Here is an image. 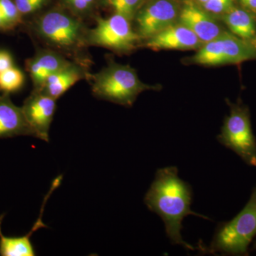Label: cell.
Segmentation results:
<instances>
[{
    "label": "cell",
    "instance_id": "1",
    "mask_svg": "<svg viewBox=\"0 0 256 256\" xmlns=\"http://www.w3.org/2000/svg\"><path fill=\"white\" fill-rule=\"evenodd\" d=\"M192 200L191 186L178 178L176 166L158 170L144 198L148 208L164 222L165 232L172 244L194 250L196 248L184 240L182 236L184 218L188 215L210 218L191 210Z\"/></svg>",
    "mask_w": 256,
    "mask_h": 256
},
{
    "label": "cell",
    "instance_id": "2",
    "mask_svg": "<svg viewBox=\"0 0 256 256\" xmlns=\"http://www.w3.org/2000/svg\"><path fill=\"white\" fill-rule=\"evenodd\" d=\"M34 30L47 44L70 54L88 46V30L84 24L62 10H50L41 15L34 23Z\"/></svg>",
    "mask_w": 256,
    "mask_h": 256
},
{
    "label": "cell",
    "instance_id": "3",
    "mask_svg": "<svg viewBox=\"0 0 256 256\" xmlns=\"http://www.w3.org/2000/svg\"><path fill=\"white\" fill-rule=\"evenodd\" d=\"M90 78L96 97L124 106H132L141 92L153 88L141 82L132 67L114 62Z\"/></svg>",
    "mask_w": 256,
    "mask_h": 256
},
{
    "label": "cell",
    "instance_id": "4",
    "mask_svg": "<svg viewBox=\"0 0 256 256\" xmlns=\"http://www.w3.org/2000/svg\"><path fill=\"white\" fill-rule=\"evenodd\" d=\"M256 236V185L250 200L233 220L218 224L208 250L212 254L248 256Z\"/></svg>",
    "mask_w": 256,
    "mask_h": 256
},
{
    "label": "cell",
    "instance_id": "5",
    "mask_svg": "<svg viewBox=\"0 0 256 256\" xmlns=\"http://www.w3.org/2000/svg\"><path fill=\"white\" fill-rule=\"evenodd\" d=\"M217 139L222 146L238 154L246 164L256 166V139L247 108L230 106V114L225 119Z\"/></svg>",
    "mask_w": 256,
    "mask_h": 256
},
{
    "label": "cell",
    "instance_id": "6",
    "mask_svg": "<svg viewBox=\"0 0 256 256\" xmlns=\"http://www.w3.org/2000/svg\"><path fill=\"white\" fill-rule=\"evenodd\" d=\"M97 24L88 30V46L104 47L119 53L134 50L140 37L133 30L130 21L122 15L98 18Z\"/></svg>",
    "mask_w": 256,
    "mask_h": 256
},
{
    "label": "cell",
    "instance_id": "7",
    "mask_svg": "<svg viewBox=\"0 0 256 256\" xmlns=\"http://www.w3.org/2000/svg\"><path fill=\"white\" fill-rule=\"evenodd\" d=\"M180 8L174 0H152L136 15L138 34L149 40L176 23Z\"/></svg>",
    "mask_w": 256,
    "mask_h": 256
},
{
    "label": "cell",
    "instance_id": "8",
    "mask_svg": "<svg viewBox=\"0 0 256 256\" xmlns=\"http://www.w3.org/2000/svg\"><path fill=\"white\" fill-rule=\"evenodd\" d=\"M56 100L43 92L34 90L24 102L22 109L33 137L45 142L50 140V124L56 109Z\"/></svg>",
    "mask_w": 256,
    "mask_h": 256
},
{
    "label": "cell",
    "instance_id": "9",
    "mask_svg": "<svg viewBox=\"0 0 256 256\" xmlns=\"http://www.w3.org/2000/svg\"><path fill=\"white\" fill-rule=\"evenodd\" d=\"M204 44L190 28L175 23L148 40L146 46L154 50H190L201 48Z\"/></svg>",
    "mask_w": 256,
    "mask_h": 256
},
{
    "label": "cell",
    "instance_id": "10",
    "mask_svg": "<svg viewBox=\"0 0 256 256\" xmlns=\"http://www.w3.org/2000/svg\"><path fill=\"white\" fill-rule=\"evenodd\" d=\"M178 18L180 23L190 28L203 44L218 38L224 32L210 14L190 1L184 3Z\"/></svg>",
    "mask_w": 256,
    "mask_h": 256
},
{
    "label": "cell",
    "instance_id": "11",
    "mask_svg": "<svg viewBox=\"0 0 256 256\" xmlns=\"http://www.w3.org/2000/svg\"><path fill=\"white\" fill-rule=\"evenodd\" d=\"M72 62L56 50H40L26 64L35 90L40 92L50 75L67 66Z\"/></svg>",
    "mask_w": 256,
    "mask_h": 256
},
{
    "label": "cell",
    "instance_id": "12",
    "mask_svg": "<svg viewBox=\"0 0 256 256\" xmlns=\"http://www.w3.org/2000/svg\"><path fill=\"white\" fill-rule=\"evenodd\" d=\"M88 77H90V75L85 66L79 62H72L50 75L40 92L57 100L76 82Z\"/></svg>",
    "mask_w": 256,
    "mask_h": 256
},
{
    "label": "cell",
    "instance_id": "13",
    "mask_svg": "<svg viewBox=\"0 0 256 256\" xmlns=\"http://www.w3.org/2000/svg\"><path fill=\"white\" fill-rule=\"evenodd\" d=\"M33 136L22 108L10 100L8 94L0 96V138Z\"/></svg>",
    "mask_w": 256,
    "mask_h": 256
},
{
    "label": "cell",
    "instance_id": "14",
    "mask_svg": "<svg viewBox=\"0 0 256 256\" xmlns=\"http://www.w3.org/2000/svg\"><path fill=\"white\" fill-rule=\"evenodd\" d=\"M223 20L230 32L242 40L246 41L255 36V21L246 10L232 8L224 14Z\"/></svg>",
    "mask_w": 256,
    "mask_h": 256
},
{
    "label": "cell",
    "instance_id": "15",
    "mask_svg": "<svg viewBox=\"0 0 256 256\" xmlns=\"http://www.w3.org/2000/svg\"><path fill=\"white\" fill-rule=\"evenodd\" d=\"M194 64L204 66H220L228 64L226 56L222 35L206 42L192 58Z\"/></svg>",
    "mask_w": 256,
    "mask_h": 256
},
{
    "label": "cell",
    "instance_id": "16",
    "mask_svg": "<svg viewBox=\"0 0 256 256\" xmlns=\"http://www.w3.org/2000/svg\"><path fill=\"white\" fill-rule=\"evenodd\" d=\"M4 214L0 216V256H34V247L24 242L22 236H6L2 232L1 225Z\"/></svg>",
    "mask_w": 256,
    "mask_h": 256
},
{
    "label": "cell",
    "instance_id": "17",
    "mask_svg": "<svg viewBox=\"0 0 256 256\" xmlns=\"http://www.w3.org/2000/svg\"><path fill=\"white\" fill-rule=\"evenodd\" d=\"M24 84V75L20 69L11 67L0 73V90L9 94L18 92Z\"/></svg>",
    "mask_w": 256,
    "mask_h": 256
},
{
    "label": "cell",
    "instance_id": "18",
    "mask_svg": "<svg viewBox=\"0 0 256 256\" xmlns=\"http://www.w3.org/2000/svg\"><path fill=\"white\" fill-rule=\"evenodd\" d=\"M0 13L12 30L22 22V14L12 0H0Z\"/></svg>",
    "mask_w": 256,
    "mask_h": 256
},
{
    "label": "cell",
    "instance_id": "19",
    "mask_svg": "<svg viewBox=\"0 0 256 256\" xmlns=\"http://www.w3.org/2000/svg\"><path fill=\"white\" fill-rule=\"evenodd\" d=\"M234 0H208L204 3V9L214 14H225L233 8Z\"/></svg>",
    "mask_w": 256,
    "mask_h": 256
},
{
    "label": "cell",
    "instance_id": "20",
    "mask_svg": "<svg viewBox=\"0 0 256 256\" xmlns=\"http://www.w3.org/2000/svg\"><path fill=\"white\" fill-rule=\"evenodd\" d=\"M47 0H14L15 4L21 14L36 12L46 4Z\"/></svg>",
    "mask_w": 256,
    "mask_h": 256
},
{
    "label": "cell",
    "instance_id": "21",
    "mask_svg": "<svg viewBox=\"0 0 256 256\" xmlns=\"http://www.w3.org/2000/svg\"><path fill=\"white\" fill-rule=\"evenodd\" d=\"M66 4L76 14L84 15L90 12L96 0H64Z\"/></svg>",
    "mask_w": 256,
    "mask_h": 256
},
{
    "label": "cell",
    "instance_id": "22",
    "mask_svg": "<svg viewBox=\"0 0 256 256\" xmlns=\"http://www.w3.org/2000/svg\"><path fill=\"white\" fill-rule=\"evenodd\" d=\"M14 66L13 60L9 52L0 50V73Z\"/></svg>",
    "mask_w": 256,
    "mask_h": 256
},
{
    "label": "cell",
    "instance_id": "23",
    "mask_svg": "<svg viewBox=\"0 0 256 256\" xmlns=\"http://www.w3.org/2000/svg\"><path fill=\"white\" fill-rule=\"evenodd\" d=\"M239 1L244 8L250 11L256 12V0H239Z\"/></svg>",
    "mask_w": 256,
    "mask_h": 256
},
{
    "label": "cell",
    "instance_id": "24",
    "mask_svg": "<svg viewBox=\"0 0 256 256\" xmlns=\"http://www.w3.org/2000/svg\"><path fill=\"white\" fill-rule=\"evenodd\" d=\"M12 28H10L9 24L5 22L4 18L2 16L1 13H0V30H11Z\"/></svg>",
    "mask_w": 256,
    "mask_h": 256
},
{
    "label": "cell",
    "instance_id": "25",
    "mask_svg": "<svg viewBox=\"0 0 256 256\" xmlns=\"http://www.w3.org/2000/svg\"><path fill=\"white\" fill-rule=\"evenodd\" d=\"M198 2H200V3H202V4H204V3L208 1V0H198Z\"/></svg>",
    "mask_w": 256,
    "mask_h": 256
},
{
    "label": "cell",
    "instance_id": "26",
    "mask_svg": "<svg viewBox=\"0 0 256 256\" xmlns=\"http://www.w3.org/2000/svg\"><path fill=\"white\" fill-rule=\"evenodd\" d=\"M252 249H254V250H256V242H254V246H252Z\"/></svg>",
    "mask_w": 256,
    "mask_h": 256
}]
</instances>
